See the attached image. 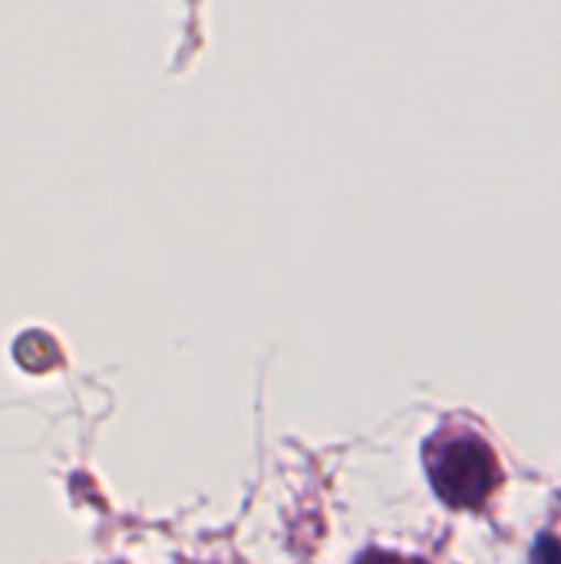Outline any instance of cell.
I'll list each match as a JSON object with an SVG mask.
<instances>
[{
    "instance_id": "cell-1",
    "label": "cell",
    "mask_w": 561,
    "mask_h": 564,
    "mask_svg": "<svg viewBox=\"0 0 561 564\" xmlns=\"http://www.w3.org/2000/svg\"><path fill=\"white\" fill-rule=\"evenodd\" d=\"M433 479L446 502L476 506L496 486L493 453L476 440H456L440 453V459L433 466Z\"/></svg>"
}]
</instances>
